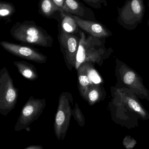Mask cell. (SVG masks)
Here are the masks:
<instances>
[{
	"label": "cell",
	"mask_w": 149,
	"mask_h": 149,
	"mask_svg": "<svg viewBox=\"0 0 149 149\" xmlns=\"http://www.w3.org/2000/svg\"><path fill=\"white\" fill-rule=\"evenodd\" d=\"M56 5L60 8H63L65 0H53Z\"/></svg>",
	"instance_id": "44dd1931"
},
{
	"label": "cell",
	"mask_w": 149,
	"mask_h": 149,
	"mask_svg": "<svg viewBox=\"0 0 149 149\" xmlns=\"http://www.w3.org/2000/svg\"><path fill=\"white\" fill-rule=\"evenodd\" d=\"M58 39L66 65L68 70L71 71L76 65L80 38L76 35L65 32L59 28Z\"/></svg>",
	"instance_id": "52a82bcc"
},
{
	"label": "cell",
	"mask_w": 149,
	"mask_h": 149,
	"mask_svg": "<svg viewBox=\"0 0 149 149\" xmlns=\"http://www.w3.org/2000/svg\"><path fill=\"white\" fill-rule=\"evenodd\" d=\"M18 72L24 77L31 81L38 79V75L36 67L25 61H15L13 62Z\"/></svg>",
	"instance_id": "5bb4252c"
},
{
	"label": "cell",
	"mask_w": 149,
	"mask_h": 149,
	"mask_svg": "<svg viewBox=\"0 0 149 149\" xmlns=\"http://www.w3.org/2000/svg\"><path fill=\"white\" fill-rule=\"evenodd\" d=\"M10 34L15 40L22 43L44 48L53 45L52 36L33 21L17 22L10 29Z\"/></svg>",
	"instance_id": "6da1fadb"
},
{
	"label": "cell",
	"mask_w": 149,
	"mask_h": 149,
	"mask_svg": "<svg viewBox=\"0 0 149 149\" xmlns=\"http://www.w3.org/2000/svg\"><path fill=\"white\" fill-rule=\"evenodd\" d=\"M86 63L82 64L77 70L78 85L80 94L84 99L90 86L94 84L92 76L87 69Z\"/></svg>",
	"instance_id": "7c38bea8"
},
{
	"label": "cell",
	"mask_w": 149,
	"mask_h": 149,
	"mask_svg": "<svg viewBox=\"0 0 149 149\" xmlns=\"http://www.w3.org/2000/svg\"><path fill=\"white\" fill-rule=\"evenodd\" d=\"M18 97V88L15 86L8 69L0 71V113L7 116L15 107Z\"/></svg>",
	"instance_id": "5b68a950"
},
{
	"label": "cell",
	"mask_w": 149,
	"mask_h": 149,
	"mask_svg": "<svg viewBox=\"0 0 149 149\" xmlns=\"http://www.w3.org/2000/svg\"><path fill=\"white\" fill-rule=\"evenodd\" d=\"M66 12L84 20L97 21L94 12L78 0H65L62 8Z\"/></svg>",
	"instance_id": "30bf717a"
},
{
	"label": "cell",
	"mask_w": 149,
	"mask_h": 149,
	"mask_svg": "<svg viewBox=\"0 0 149 149\" xmlns=\"http://www.w3.org/2000/svg\"><path fill=\"white\" fill-rule=\"evenodd\" d=\"M102 96V92L100 84L93 85L88 88L84 100L92 106L99 102Z\"/></svg>",
	"instance_id": "e0dca14e"
},
{
	"label": "cell",
	"mask_w": 149,
	"mask_h": 149,
	"mask_svg": "<svg viewBox=\"0 0 149 149\" xmlns=\"http://www.w3.org/2000/svg\"><path fill=\"white\" fill-rule=\"evenodd\" d=\"M73 105L72 94L68 92L61 93L59 99L54 123V132L59 141L64 140L66 136L72 115V108Z\"/></svg>",
	"instance_id": "3957f363"
},
{
	"label": "cell",
	"mask_w": 149,
	"mask_h": 149,
	"mask_svg": "<svg viewBox=\"0 0 149 149\" xmlns=\"http://www.w3.org/2000/svg\"><path fill=\"white\" fill-rule=\"evenodd\" d=\"M148 25L149 27V19H148Z\"/></svg>",
	"instance_id": "603a6c76"
},
{
	"label": "cell",
	"mask_w": 149,
	"mask_h": 149,
	"mask_svg": "<svg viewBox=\"0 0 149 149\" xmlns=\"http://www.w3.org/2000/svg\"><path fill=\"white\" fill-rule=\"evenodd\" d=\"M38 8L39 14L47 18H54L55 14L60 9L53 0H39Z\"/></svg>",
	"instance_id": "9a60e30c"
},
{
	"label": "cell",
	"mask_w": 149,
	"mask_h": 149,
	"mask_svg": "<svg viewBox=\"0 0 149 149\" xmlns=\"http://www.w3.org/2000/svg\"><path fill=\"white\" fill-rule=\"evenodd\" d=\"M0 45L9 53L23 59L39 64L45 63L47 60L46 56L32 47L6 41H2Z\"/></svg>",
	"instance_id": "ba28073f"
},
{
	"label": "cell",
	"mask_w": 149,
	"mask_h": 149,
	"mask_svg": "<svg viewBox=\"0 0 149 149\" xmlns=\"http://www.w3.org/2000/svg\"><path fill=\"white\" fill-rule=\"evenodd\" d=\"M72 116L80 127H84L85 124V116L77 102L75 103L74 108L73 109Z\"/></svg>",
	"instance_id": "d6986e66"
},
{
	"label": "cell",
	"mask_w": 149,
	"mask_h": 149,
	"mask_svg": "<svg viewBox=\"0 0 149 149\" xmlns=\"http://www.w3.org/2000/svg\"><path fill=\"white\" fill-rule=\"evenodd\" d=\"M24 149H44L43 147L40 145H31L27 147Z\"/></svg>",
	"instance_id": "7402d4cb"
},
{
	"label": "cell",
	"mask_w": 149,
	"mask_h": 149,
	"mask_svg": "<svg viewBox=\"0 0 149 149\" xmlns=\"http://www.w3.org/2000/svg\"><path fill=\"white\" fill-rule=\"evenodd\" d=\"M148 6L149 8V0H148Z\"/></svg>",
	"instance_id": "cb8c5ba5"
},
{
	"label": "cell",
	"mask_w": 149,
	"mask_h": 149,
	"mask_svg": "<svg viewBox=\"0 0 149 149\" xmlns=\"http://www.w3.org/2000/svg\"><path fill=\"white\" fill-rule=\"evenodd\" d=\"M119 95L121 96L122 99L124 102L127 104L128 107L132 110L140 114L141 116L145 118L147 116L146 111L140 105L138 101L133 96L127 94L126 93H122L121 90H118Z\"/></svg>",
	"instance_id": "2e32d148"
},
{
	"label": "cell",
	"mask_w": 149,
	"mask_h": 149,
	"mask_svg": "<svg viewBox=\"0 0 149 149\" xmlns=\"http://www.w3.org/2000/svg\"><path fill=\"white\" fill-rule=\"evenodd\" d=\"M118 24L128 30L135 29L142 22L145 12L143 0H127L121 8L117 7Z\"/></svg>",
	"instance_id": "277c9868"
},
{
	"label": "cell",
	"mask_w": 149,
	"mask_h": 149,
	"mask_svg": "<svg viewBox=\"0 0 149 149\" xmlns=\"http://www.w3.org/2000/svg\"><path fill=\"white\" fill-rule=\"evenodd\" d=\"M79 35L80 39L75 69L77 70L82 64L86 63L101 64L105 50L100 38L90 35L86 37L84 32L81 31Z\"/></svg>",
	"instance_id": "7a4b0ae2"
},
{
	"label": "cell",
	"mask_w": 149,
	"mask_h": 149,
	"mask_svg": "<svg viewBox=\"0 0 149 149\" xmlns=\"http://www.w3.org/2000/svg\"><path fill=\"white\" fill-rule=\"evenodd\" d=\"M46 104V100L44 98L36 99L31 96L21 110L14 130L19 132L28 128L31 123L39 118Z\"/></svg>",
	"instance_id": "8992f818"
},
{
	"label": "cell",
	"mask_w": 149,
	"mask_h": 149,
	"mask_svg": "<svg viewBox=\"0 0 149 149\" xmlns=\"http://www.w3.org/2000/svg\"><path fill=\"white\" fill-rule=\"evenodd\" d=\"M73 17L79 28L88 33L90 36L102 38L112 35L111 31L105 25L98 21L84 20L73 15Z\"/></svg>",
	"instance_id": "9c48e42d"
},
{
	"label": "cell",
	"mask_w": 149,
	"mask_h": 149,
	"mask_svg": "<svg viewBox=\"0 0 149 149\" xmlns=\"http://www.w3.org/2000/svg\"><path fill=\"white\" fill-rule=\"evenodd\" d=\"M87 4L95 9L101 8V5L103 4L105 7L108 5L106 0H83Z\"/></svg>",
	"instance_id": "ffe728a7"
},
{
	"label": "cell",
	"mask_w": 149,
	"mask_h": 149,
	"mask_svg": "<svg viewBox=\"0 0 149 149\" xmlns=\"http://www.w3.org/2000/svg\"><path fill=\"white\" fill-rule=\"evenodd\" d=\"M60 21L59 26L65 32L70 34H75L79 33V27L73 17V15L66 12L63 9L60 8L59 10Z\"/></svg>",
	"instance_id": "4fadbf2b"
},
{
	"label": "cell",
	"mask_w": 149,
	"mask_h": 149,
	"mask_svg": "<svg viewBox=\"0 0 149 149\" xmlns=\"http://www.w3.org/2000/svg\"><path fill=\"white\" fill-rule=\"evenodd\" d=\"M15 11L13 3L2 1L0 2V20H3L6 23L11 22V18Z\"/></svg>",
	"instance_id": "ac0fdd59"
},
{
	"label": "cell",
	"mask_w": 149,
	"mask_h": 149,
	"mask_svg": "<svg viewBox=\"0 0 149 149\" xmlns=\"http://www.w3.org/2000/svg\"><path fill=\"white\" fill-rule=\"evenodd\" d=\"M120 71L122 79L126 85L135 90L138 94L148 97V94L140 78L134 72L123 65L120 68Z\"/></svg>",
	"instance_id": "8fae6325"
}]
</instances>
